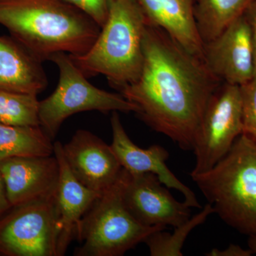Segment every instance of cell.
Returning <instances> with one entry per match:
<instances>
[{"label":"cell","mask_w":256,"mask_h":256,"mask_svg":"<svg viewBox=\"0 0 256 256\" xmlns=\"http://www.w3.org/2000/svg\"><path fill=\"white\" fill-rule=\"evenodd\" d=\"M248 248L254 254H256V235L250 236L248 240Z\"/></svg>","instance_id":"obj_26"},{"label":"cell","mask_w":256,"mask_h":256,"mask_svg":"<svg viewBox=\"0 0 256 256\" xmlns=\"http://www.w3.org/2000/svg\"><path fill=\"white\" fill-rule=\"evenodd\" d=\"M122 178V200L140 223L175 228L191 218V207L175 200L156 174H132L124 169Z\"/></svg>","instance_id":"obj_9"},{"label":"cell","mask_w":256,"mask_h":256,"mask_svg":"<svg viewBox=\"0 0 256 256\" xmlns=\"http://www.w3.org/2000/svg\"><path fill=\"white\" fill-rule=\"evenodd\" d=\"M244 132L256 142V74L252 80L240 86Z\"/></svg>","instance_id":"obj_21"},{"label":"cell","mask_w":256,"mask_h":256,"mask_svg":"<svg viewBox=\"0 0 256 256\" xmlns=\"http://www.w3.org/2000/svg\"><path fill=\"white\" fill-rule=\"evenodd\" d=\"M112 141L110 144L124 169L132 174L152 173L169 188H174L184 196V202L191 208H202L196 195L169 169L166 164L169 153L163 146L153 144L142 149L131 140L121 122L118 112H112L110 118Z\"/></svg>","instance_id":"obj_13"},{"label":"cell","mask_w":256,"mask_h":256,"mask_svg":"<svg viewBox=\"0 0 256 256\" xmlns=\"http://www.w3.org/2000/svg\"><path fill=\"white\" fill-rule=\"evenodd\" d=\"M54 194L12 206L0 217L1 255L57 256Z\"/></svg>","instance_id":"obj_7"},{"label":"cell","mask_w":256,"mask_h":256,"mask_svg":"<svg viewBox=\"0 0 256 256\" xmlns=\"http://www.w3.org/2000/svg\"><path fill=\"white\" fill-rule=\"evenodd\" d=\"M73 5L98 24L104 26L108 15L109 0H62Z\"/></svg>","instance_id":"obj_22"},{"label":"cell","mask_w":256,"mask_h":256,"mask_svg":"<svg viewBox=\"0 0 256 256\" xmlns=\"http://www.w3.org/2000/svg\"><path fill=\"white\" fill-rule=\"evenodd\" d=\"M12 207L55 194L60 178V164L54 154L18 156L0 161Z\"/></svg>","instance_id":"obj_12"},{"label":"cell","mask_w":256,"mask_h":256,"mask_svg":"<svg viewBox=\"0 0 256 256\" xmlns=\"http://www.w3.org/2000/svg\"><path fill=\"white\" fill-rule=\"evenodd\" d=\"M63 154L74 176L100 194L117 182L124 169L110 146L84 130L76 131L63 146Z\"/></svg>","instance_id":"obj_11"},{"label":"cell","mask_w":256,"mask_h":256,"mask_svg":"<svg viewBox=\"0 0 256 256\" xmlns=\"http://www.w3.org/2000/svg\"><path fill=\"white\" fill-rule=\"evenodd\" d=\"M192 180L226 224L256 235V142L240 134L212 169L191 174Z\"/></svg>","instance_id":"obj_4"},{"label":"cell","mask_w":256,"mask_h":256,"mask_svg":"<svg viewBox=\"0 0 256 256\" xmlns=\"http://www.w3.org/2000/svg\"><path fill=\"white\" fill-rule=\"evenodd\" d=\"M254 254L250 249L242 248L240 246L230 244L224 250L213 248L210 252H207L208 256H250Z\"/></svg>","instance_id":"obj_23"},{"label":"cell","mask_w":256,"mask_h":256,"mask_svg":"<svg viewBox=\"0 0 256 256\" xmlns=\"http://www.w3.org/2000/svg\"><path fill=\"white\" fill-rule=\"evenodd\" d=\"M38 104L35 94L0 90V124L40 126Z\"/></svg>","instance_id":"obj_20"},{"label":"cell","mask_w":256,"mask_h":256,"mask_svg":"<svg viewBox=\"0 0 256 256\" xmlns=\"http://www.w3.org/2000/svg\"><path fill=\"white\" fill-rule=\"evenodd\" d=\"M122 172L116 183L92 204L79 224L76 238L80 242L76 256H121L163 226L140 223L124 205Z\"/></svg>","instance_id":"obj_5"},{"label":"cell","mask_w":256,"mask_h":256,"mask_svg":"<svg viewBox=\"0 0 256 256\" xmlns=\"http://www.w3.org/2000/svg\"><path fill=\"white\" fill-rule=\"evenodd\" d=\"M52 140L40 126L0 124V161L18 156H52Z\"/></svg>","instance_id":"obj_17"},{"label":"cell","mask_w":256,"mask_h":256,"mask_svg":"<svg viewBox=\"0 0 256 256\" xmlns=\"http://www.w3.org/2000/svg\"><path fill=\"white\" fill-rule=\"evenodd\" d=\"M0 24L42 62L57 53L84 54L101 30L62 0H0Z\"/></svg>","instance_id":"obj_2"},{"label":"cell","mask_w":256,"mask_h":256,"mask_svg":"<svg viewBox=\"0 0 256 256\" xmlns=\"http://www.w3.org/2000/svg\"><path fill=\"white\" fill-rule=\"evenodd\" d=\"M142 70L120 92L136 114L184 150L194 141L207 104L220 80L203 60L188 53L162 30L146 23Z\"/></svg>","instance_id":"obj_1"},{"label":"cell","mask_w":256,"mask_h":256,"mask_svg":"<svg viewBox=\"0 0 256 256\" xmlns=\"http://www.w3.org/2000/svg\"><path fill=\"white\" fill-rule=\"evenodd\" d=\"M50 60L58 66L60 80L53 94L40 101L38 120L50 139H54L66 120L78 112H137L138 108L120 92H106L88 82L68 54H55Z\"/></svg>","instance_id":"obj_6"},{"label":"cell","mask_w":256,"mask_h":256,"mask_svg":"<svg viewBox=\"0 0 256 256\" xmlns=\"http://www.w3.org/2000/svg\"><path fill=\"white\" fill-rule=\"evenodd\" d=\"M252 0H196L195 18L204 43L216 38L236 18L245 14Z\"/></svg>","instance_id":"obj_18"},{"label":"cell","mask_w":256,"mask_h":256,"mask_svg":"<svg viewBox=\"0 0 256 256\" xmlns=\"http://www.w3.org/2000/svg\"><path fill=\"white\" fill-rule=\"evenodd\" d=\"M42 62L12 36H0V90L35 94L47 86Z\"/></svg>","instance_id":"obj_16"},{"label":"cell","mask_w":256,"mask_h":256,"mask_svg":"<svg viewBox=\"0 0 256 256\" xmlns=\"http://www.w3.org/2000/svg\"><path fill=\"white\" fill-rule=\"evenodd\" d=\"M244 132L242 92L225 82L210 97L194 141L196 164L191 174L212 169Z\"/></svg>","instance_id":"obj_8"},{"label":"cell","mask_w":256,"mask_h":256,"mask_svg":"<svg viewBox=\"0 0 256 256\" xmlns=\"http://www.w3.org/2000/svg\"><path fill=\"white\" fill-rule=\"evenodd\" d=\"M146 23L136 0H109L107 20L90 50L69 56L86 76L101 74L120 92L142 70Z\"/></svg>","instance_id":"obj_3"},{"label":"cell","mask_w":256,"mask_h":256,"mask_svg":"<svg viewBox=\"0 0 256 256\" xmlns=\"http://www.w3.org/2000/svg\"><path fill=\"white\" fill-rule=\"evenodd\" d=\"M11 208L12 206L8 200L4 180L0 173V217L2 216Z\"/></svg>","instance_id":"obj_25"},{"label":"cell","mask_w":256,"mask_h":256,"mask_svg":"<svg viewBox=\"0 0 256 256\" xmlns=\"http://www.w3.org/2000/svg\"><path fill=\"white\" fill-rule=\"evenodd\" d=\"M148 23L166 32L188 53L204 62V43L195 18L196 0H136Z\"/></svg>","instance_id":"obj_15"},{"label":"cell","mask_w":256,"mask_h":256,"mask_svg":"<svg viewBox=\"0 0 256 256\" xmlns=\"http://www.w3.org/2000/svg\"><path fill=\"white\" fill-rule=\"evenodd\" d=\"M249 25H250L252 45L254 50V66H255V74H256V0H252V4L249 5L245 12Z\"/></svg>","instance_id":"obj_24"},{"label":"cell","mask_w":256,"mask_h":256,"mask_svg":"<svg viewBox=\"0 0 256 256\" xmlns=\"http://www.w3.org/2000/svg\"><path fill=\"white\" fill-rule=\"evenodd\" d=\"M212 214H214V210L207 203L200 213L175 227L172 234L162 230L150 234L144 242L149 248L150 254L152 256H182V249L188 236Z\"/></svg>","instance_id":"obj_19"},{"label":"cell","mask_w":256,"mask_h":256,"mask_svg":"<svg viewBox=\"0 0 256 256\" xmlns=\"http://www.w3.org/2000/svg\"><path fill=\"white\" fill-rule=\"evenodd\" d=\"M54 154L60 164V178L54 194L58 228L57 256H63L76 238L82 217L102 194L87 188L74 176L64 159L62 143L54 144Z\"/></svg>","instance_id":"obj_14"},{"label":"cell","mask_w":256,"mask_h":256,"mask_svg":"<svg viewBox=\"0 0 256 256\" xmlns=\"http://www.w3.org/2000/svg\"><path fill=\"white\" fill-rule=\"evenodd\" d=\"M204 62L220 80L244 85L255 75L252 32L246 14L204 44Z\"/></svg>","instance_id":"obj_10"}]
</instances>
